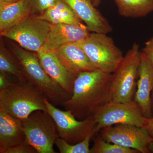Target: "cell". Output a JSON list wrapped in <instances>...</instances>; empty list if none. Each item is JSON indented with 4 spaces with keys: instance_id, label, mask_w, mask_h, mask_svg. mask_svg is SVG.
<instances>
[{
    "instance_id": "obj_30",
    "label": "cell",
    "mask_w": 153,
    "mask_h": 153,
    "mask_svg": "<svg viewBox=\"0 0 153 153\" xmlns=\"http://www.w3.org/2000/svg\"><path fill=\"white\" fill-rule=\"evenodd\" d=\"M148 149H149L150 153H153V140L150 143Z\"/></svg>"
},
{
    "instance_id": "obj_9",
    "label": "cell",
    "mask_w": 153,
    "mask_h": 153,
    "mask_svg": "<svg viewBox=\"0 0 153 153\" xmlns=\"http://www.w3.org/2000/svg\"><path fill=\"white\" fill-rule=\"evenodd\" d=\"M48 112L55 121L59 137L71 145L83 140L91 133L96 134V123L92 116L82 120L76 119L71 111L56 108L45 98Z\"/></svg>"
},
{
    "instance_id": "obj_23",
    "label": "cell",
    "mask_w": 153,
    "mask_h": 153,
    "mask_svg": "<svg viewBox=\"0 0 153 153\" xmlns=\"http://www.w3.org/2000/svg\"><path fill=\"white\" fill-rule=\"evenodd\" d=\"M32 11V15H41L47 9L55 4L57 0H27Z\"/></svg>"
},
{
    "instance_id": "obj_19",
    "label": "cell",
    "mask_w": 153,
    "mask_h": 153,
    "mask_svg": "<svg viewBox=\"0 0 153 153\" xmlns=\"http://www.w3.org/2000/svg\"><path fill=\"white\" fill-rule=\"evenodd\" d=\"M120 16L126 18L146 16L153 12V0H114Z\"/></svg>"
},
{
    "instance_id": "obj_4",
    "label": "cell",
    "mask_w": 153,
    "mask_h": 153,
    "mask_svg": "<svg viewBox=\"0 0 153 153\" xmlns=\"http://www.w3.org/2000/svg\"><path fill=\"white\" fill-rule=\"evenodd\" d=\"M141 54L139 45L135 42L112 74V101L122 103L133 101Z\"/></svg>"
},
{
    "instance_id": "obj_21",
    "label": "cell",
    "mask_w": 153,
    "mask_h": 153,
    "mask_svg": "<svg viewBox=\"0 0 153 153\" xmlns=\"http://www.w3.org/2000/svg\"><path fill=\"white\" fill-rule=\"evenodd\" d=\"M139 151L134 149L124 147L115 144L108 142L100 134L94 140L93 146L90 149V153H138Z\"/></svg>"
},
{
    "instance_id": "obj_20",
    "label": "cell",
    "mask_w": 153,
    "mask_h": 153,
    "mask_svg": "<svg viewBox=\"0 0 153 153\" xmlns=\"http://www.w3.org/2000/svg\"><path fill=\"white\" fill-rule=\"evenodd\" d=\"M0 71L14 76L19 82H28L21 63L10 49L6 48L1 39L0 42Z\"/></svg>"
},
{
    "instance_id": "obj_11",
    "label": "cell",
    "mask_w": 153,
    "mask_h": 153,
    "mask_svg": "<svg viewBox=\"0 0 153 153\" xmlns=\"http://www.w3.org/2000/svg\"><path fill=\"white\" fill-rule=\"evenodd\" d=\"M90 33V31L84 24L80 25L51 24L41 50L55 51L65 44L81 43Z\"/></svg>"
},
{
    "instance_id": "obj_27",
    "label": "cell",
    "mask_w": 153,
    "mask_h": 153,
    "mask_svg": "<svg viewBox=\"0 0 153 153\" xmlns=\"http://www.w3.org/2000/svg\"><path fill=\"white\" fill-rule=\"evenodd\" d=\"M144 128L153 139V117L147 118Z\"/></svg>"
},
{
    "instance_id": "obj_24",
    "label": "cell",
    "mask_w": 153,
    "mask_h": 153,
    "mask_svg": "<svg viewBox=\"0 0 153 153\" xmlns=\"http://www.w3.org/2000/svg\"><path fill=\"white\" fill-rule=\"evenodd\" d=\"M37 151L27 140L7 150L5 153H36Z\"/></svg>"
},
{
    "instance_id": "obj_14",
    "label": "cell",
    "mask_w": 153,
    "mask_h": 153,
    "mask_svg": "<svg viewBox=\"0 0 153 153\" xmlns=\"http://www.w3.org/2000/svg\"><path fill=\"white\" fill-rule=\"evenodd\" d=\"M72 8L91 33L107 34L112 27L90 0H63Z\"/></svg>"
},
{
    "instance_id": "obj_13",
    "label": "cell",
    "mask_w": 153,
    "mask_h": 153,
    "mask_svg": "<svg viewBox=\"0 0 153 153\" xmlns=\"http://www.w3.org/2000/svg\"><path fill=\"white\" fill-rule=\"evenodd\" d=\"M37 54L41 65L48 75L71 97L77 74L66 67L54 51L41 50Z\"/></svg>"
},
{
    "instance_id": "obj_3",
    "label": "cell",
    "mask_w": 153,
    "mask_h": 153,
    "mask_svg": "<svg viewBox=\"0 0 153 153\" xmlns=\"http://www.w3.org/2000/svg\"><path fill=\"white\" fill-rule=\"evenodd\" d=\"M46 97L29 82H18L0 90V110L22 121L34 111L48 112Z\"/></svg>"
},
{
    "instance_id": "obj_6",
    "label": "cell",
    "mask_w": 153,
    "mask_h": 153,
    "mask_svg": "<svg viewBox=\"0 0 153 153\" xmlns=\"http://www.w3.org/2000/svg\"><path fill=\"white\" fill-rule=\"evenodd\" d=\"M80 44L96 68L105 73H113L124 57L122 51L106 34L91 33Z\"/></svg>"
},
{
    "instance_id": "obj_12",
    "label": "cell",
    "mask_w": 153,
    "mask_h": 153,
    "mask_svg": "<svg viewBox=\"0 0 153 153\" xmlns=\"http://www.w3.org/2000/svg\"><path fill=\"white\" fill-rule=\"evenodd\" d=\"M138 75L134 100L139 105L145 117L150 118L153 117L151 100L153 90V67L149 58L142 52Z\"/></svg>"
},
{
    "instance_id": "obj_16",
    "label": "cell",
    "mask_w": 153,
    "mask_h": 153,
    "mask_svg": "<svg viewBox=\"0 0 153 153\" xmlns=\"http://www.w3.org/2000/svg\"><path fill=\"white\" fill-rule=\"evenodd\" d=\"M25 140L22 121L0 110V153Z\"/></svg>"
},
{
    "instance_id": "obj_18",
    "label": "cell",
    "mask_w": 153,
    "mask_h": 153,
    "mask_svg": "<svg viewBox=\"0 0 153 153\" xmlns=\"http://www.w3.org/2000/svg\"><path fill=\"white\" fill-rule=\"evenodd\" d=\"M36 16L52 24L74 25L83 24L71 7L63 0H57L55 4L47 9L43 13Z\"/></svg>"
},
{
    "instance_id": "obj_7",
    "label": "cell",
    "mask_w": 153,
    "mask_h": 153,
    "mask_svg": "<svg viewBox=\"0 0 153 153\" xmlns=\"http://www.w3.org/2000/svg\"><path fill=\"white\" fill-rule=\"evenodd\" d=\"M96 123V134L106 127L119 124L144 127L147 118L139 105L133 101L127 103L112 100L97 108L92 116Z\"/></svg>"
},
{
    "instance_id": "obj_28",
    "label": "cell",
    "mask_w": 153,
    "mask_h": 153,
    "mask_svg": "<svg viewBox=\"0 0 153 153\" xmlns=\"http://www.w3.org/2000/svg\"><path fill=\"white\" fill-rule=\"evenodd\" d=\"M20 0H0V4H8L16 2Z\"/></svg>"
},
{
    "instance_id": "obj_25",
    "label": "cell",
    "mask_w": 153,
    "mask_h": 153,
    "mask_svg": "<svg viewBox=\"0 0 153 153\" xmlns=\"http://www.w3.org/2000/svg\"><path fill=\"white\" fill-rule=\"evenodd\" d=\"M19 82L18 79L10 74L0 71V90Z\"/></svg>"
},
{
    "instance_id": "obj_15",
    "label": "cell",
    "mask_w": 153,
    "mask_h": 153,
    "mask_svg": "<svg viewBox=\"0 0 153 153\" xmlns=\"http://www.w3.org/2000/svg\"><path fill=\"white\" fill-rule=\"evenodd\" d=\"M57 57L66 67L74 74L97 69L80 43L65 44L55 50Z\"/></svg>"
},
{
    "instance_id": "obj_22",
    "label": "cell",
    "mask_w": 153,
    "mask_h": 153,
    "mask_svg": "<svg viewBox=\"0 0 153 153\" xmlns=\"http://www.w3.org/2000/svg\"><path fill=\"white\" fill-rule=\"evenodd\" d=\"M94 134H89L82 141L74 145L70 144L59 137L56 140L55 145L61 153H90V140Z\"/></svg>"
},
{
    "instance_id": "obj_8",
    "label": "cell",
    "mask_w": 153,
    "mask_h": 153,
    "mask_svg": "<svg viewBox=\"0 0 153 153\" xmlns=\"http://www.w3.org/2000/svg\"><path fill=\"white\" fill-rule=\"evenodd\" d=\"M51 23L31 15L20 23L0 32L1 37L16 42L28 51L39 52L42 49Z\"/></svg>"
},
{
    "instance_id": "obj_31",
    "label": "cell",
    "mask_w": 153,
    "mask_h": 153,
    "mask_svg": "<svg viewBox=\"0 0 153 153\" xmlns=\"http://www.w3.org/2000/svg\"><path fill=\"white\" fill-rule=\"evenodd\" d=\"M152 96H151V100H152V111H153V90L152 91Z\"/></svg>"
},
{
    "instance_id": "obj_17",
    "label": "cell",
    "mask_w": 153,
    "mask_h": 153,
    "mask_svg": "<svg viewBox=\"0 0 153 153\" xmlns=\"http://www.w3.org/2000/svg\"><path fill=\"white\" fill-rule=\"evenodd\" d=\"M31 15L32 11L27 0L0 4V32L15 26Z\"/></svg>"
},
{
    "instance_id": "obj_10",
    "label": "cell",
    "mask_w": 153,
    "mask_h": 153,
    "mask_svg": "<svg viewBox=\"0 0 153 153\" xmlns=\"http://www.w3.org/2000/svg\"><path fill=\"white\" fill-rule=\"evenodd\" d=\"M99 132L108 142L137 150L140 153H150L148 147L153 139L144 128L130 125H116L104 128Z\"/></svg>"
},
{
    "instance_id": "obj_2",
    "label": "cell",
    "mask_w": 153,
    "mask_h": 153,
    "mask_svg": "<svg viewBox=\"0 0 153 153\" xmlns=\"http://www.w3.org/2000/svg\"><path fill=\"white\" fill-rule=\"evenodd\" d=\"M9 49L22 65L28 82L38 88L52 104L62 105L71 96L48 75L41 65L36 52L28 51L12 41Z\"/></svg>"
},
{
    "instance_id": "obj_1",
    "label": "cell",
    "mask_w": 153,
    "mask_h": 153,
    "mask_svg": "<svg viewBox=\"0 0 153 153\" xmlns=\"http://www.w3.org/2000/svg\"><path fill=\"white\" fill-rule=\"evenodd\" d=\"M112 74L97 69L80 72L74 81L72 96L61 105L78 120L92 116L97 108L112 100Z\"/></svg>"
},
{
    "instance_id": "obj_29",
    "label": "cell",
    "mask_w": 153,
    "mask_h": 153,
    "mask_svg": "<svg viewBox=\"0 0 153 153\" xmlns=\"http://www.w3.org/2000/svg\"><path fill=\"white\" fill-rule=\"evenodd\" d=\"M91 3L93 4L96 7H99V6L101 4V0H90Z\"/></svg>"
},
{
    "instance_id": "obj_5",
    "label": "cell",
    "mask_w": 153,
    "mask_h": 153,
    "mask_svg": "<svg viewBox=\"0 0 153 153\" xmlns=\"http://www.w3.org/2000/svg\"><path fill=\"white\" fill-rule=\"evenodd\" d=\"M26 140L38 153H55L54 145L59 137L57 126L47 111H34L22 121Z\"/></svg>"
},
{
    "instance_id": "obj_26",
    "label": "cell",
    "mask_w": 153,
    "mask_h": 153,
    "mask_svg": "<svg viewBox=\"0 0 153 153\" xmlns=\"http://www.w3.org/2000/svg\"><path fill=\"white\" fill-rule=\"evenodd\" d=\"M142 52L149 58L153 67V37L146 42Z\"/></svg>"
}]
</instances>
